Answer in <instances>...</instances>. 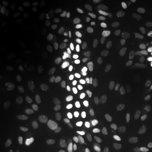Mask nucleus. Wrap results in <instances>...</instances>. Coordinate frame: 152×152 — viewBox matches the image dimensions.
Returning a JSON list of instances; mask_svg holds the SVG:
<instances>
[{"label":"nucleus","mask_w":152,"mask_h":152,"mask_svg":"<svg viewBox=\"0 0 152 152\" xmlns=\"http://www.w3.org/2000/svg\"><path fill=\"white\" fill-rule=\"evenodd\" d=\"M57 52L55 48L52 47H45L42 51V56L45 60L54 59L56 56Z\"/></svg>","instance_id":"nucleus-18"},{"label":"nucleus","mask_w":152,"mask_h":152,"mask_svg":"<svg viewBox=\"0 0 152 152\" xmlns=\"http://www.w3.org/2000/svg\"><path fill=\"white\" fill-rule=\"evenodd\" d=\"M151 40H152V36H151Z\"/></svg>","instance_id":"nucleus-35"},{"label":"nucleus","mask_w":152,"mask_h":152,"mask_svg":"<svg viewBox=\"0 0 152 152\" xmlns=\"http://www.w3.org/2000/svg\"><path fill=\"white\" fill-rule=\"evenodd\" d=\"M57 11L61 16L71 18L75 14V9L71 3L61 4L57 7Z\"/></svg>","instance_id":"nucleus-5"},{"label":"nucleus","mask_w":152,"mask_h":152,"mask_svg":"<svg viewBox=\"0 0 152 152\" xmlns=\"http://www.w3.org/2000/svg\"><path fill=\"white\" fill-rule=\"evenodd\" d=\"M113 4L110 1H106L101 7L99 14L102 17H108L112 14L113 11Z\"/></svg>","instance_id":"nucleus-15"},{"label":"nucleus","mask_w":152,"mask_h":152,"mask_svg":"<svg viewBox=\"0 0 152 152\" xmlns=\"http://www.w3.org/2000/svg\"><path fill=\"white\" fill-rule=\"evenodd\" d=\"M139 33H145L152 31V20H146L139 25L137 28Z\"/></svg>","instance_id":"nucleus-20"},{"label":"nucleus","mask_w":152,"mask_h":152,"mask_svg":"<svg viewBox=\"0 0 152 152\" xmlns=\"http://www.w3.org/2000/svg\"><path fill=\"white\" fill-rule=\"evenodd\" d=\"M49 109L57 121H63L64 118V113L61 106L56 103H51L49 105Z\"/></svg>","instance_id":"nucleus-11"},{"label":"nucleus","mask_w":152,"mask_h":152,"mask_svg":"<svg viewBox=\"0 0 152 152\" xmlns=\"http://www.w3.org/2000/svg\"><path fill=\"white\" fill-rule=\"evenodd\" d=\"M145 83L148 85H152V68L149 71V73L147 74V76L145 80Z\"/></svg>","instance_id":"nucleus-32"},{"label":"nucleus","mask_w":152,"mask_h":152,"mask_svg":"<svg viewBox=\"0 0 152 152\" xmlns=\"http://www.w3.org/2000/svg\"><path fill=\"white\" fill-rule=\"evenodd\" d=\"M46 23L49 27L53 29H56L59 26V23H58V20L56 18H54V16H47L46 18Z\"/></svg>","instance_id":"nucleus-29"},{"label":"nucleus","mask_w":152,"mask_h":152,"mask_svg":"<svg viewBox=\"0 0 152 152\" xmlns=\"http://www.w3.org/2000/svg\"><path fill=\"white\" fill-rule=\"evenodd\" d=\"M61 132H62V134H65V135L73 136L78 134L79 129L77 127L73 126V125H63L61 128Z\"/></svg>","instance_id":"nucleus-19"},{"label":"nucleus","mask_w":152,"mask_h":152,"mask_svg":"<svg viewBox=\"0 0 152 152\" xmlns=\"http://www.w3.org/2000/svg\"><path fill=\"white\" fill-rule=\"evenodd\" d=\"M80 11L83 15H92L96 11V8L93 5L87 4L83 7Z\"/></svg>","instance_id":"nucleus-28"},{"label":"nucleus","mask_w":152,"mask_h":152,"mask_svg":"<svg viewBox=\"0 0 152 152\" xmlns=\"http://www.w3.org/2000/svg\"><path fill=\"white\" fill-rule=\"evenodd\" d=\"M143 68V64L141 61H132L128 65V70L130 73H138Z\"/></svg>","instance_id":"nucleus-24"},{"label":"nucleus","mask_w":152,"mask_h":152,"mask_svg":"<svg viewBox=\"0 0 152 152\" xmlns=\"http://www.w3.org/2000/svg\"><path fill=\"white\" fill-rule=\"evenodd\" d=\"M116 122L123 130L129 131L132 128V121L128 113L125 112L119 113L116 115Z\"/></svg>","instance_id":"nucleus-6"},{"label":"nucleus","mask_w":152,"mask_h":152,"mask_svg":"<svg viewBox=\"0 0 152 152\" xmlns=\"http://www.w3.org/2000/svg\"><path fill=\"white\" fill-rule=\"evenodd\" d=\"M83 70L87 75H90V77H91L96 73V66H95L94 63L88 61H87L86 64H83Z\"/></svg>","instance_id":"nucleus-25"},{"label":"nucleus","mask_w":152,"mask_h":152,"mask_svg":"<svg viewBox=\"0 0 152 152\" xmlns=\"http://www.w3.org/2000/svg\"><path fill=\"white\" fill-rule=\"evenodd\" d=\"M112 61L118 66H122L126 61V56L122 51H115L112 55Z\"/></svg>","instance_id":"nucleus-12"},{"label":"nucleus","mask_w":152,"mask_h":152,"mask_svg":"<svg viewBox=\"0 0 152 152\" xmlns=\"http://www.w3.org/2000/svg\"><path fill=\"white\" fill-rule=\"evenodd\" d=\"M114 42H115V45L118 47V48H123L125 46V43L123 42L122 37H121L120 33L115 34V37H114Z\"/></svg>","instance_id":"nucleus-30"},{"label":"nucleus","mask_w":152,"mask_h":152,"mask_svg":"<svg viewBox=\"0 0 152 152\" xmlns=\"http://www.w3.org/2000/svg\"><path fill=\"white\" fill-rule=\"evenodd\" d=\"M117 74L113 69L108 70L103 77V85L107 90H112L115 87L117 83Z\"/></svg>","instance_id":"nucleus-3"},{"label":"nucleus","mask_w":152,"mask_h":152,"mask_svg":"<svg viewBox=\"0 0 152 152\" xmlns=\"http://www.w3.org/2000/svg\"><path fill=\"white\" fill-rule=\"evenodd\" d=\"M112 33L111 31L107 30L104 32L102 35L100 36L99 39L98 41V47L99 49L102 51H106L109 49L111 45Z\"/></svg>","instance_id":"nucleus-9"},{"label":"nucleus","mask_w":152,"mask_h":152,"mask_svg":"<svg viewBox=\"0 0 152 152\" xmlns=\"http://www.w3.org/2000/svg\"><path fill=\"white\" fill-rule=\"evenodd\" d=\"M121 35L122 37V39L124 43H127L128 45L130 44L132 42H133V37L132 32L128 25L125 26L123 27L122 29L121 30Z\"/></svg>","instance_id":"nucleus-13"},{"label":"nucleus","mask_w":152,"mask_h":152,"mask_svg":"<svg viewBox=\"0 0 152 152\" xmlns=\"http://www.w3.org/2000/svg\"><path fill=\"white\" fill-rule=\"evenodd\" d=\"M137 152H152V144L150 143H146L139 147Z\"/></svg>","instance_id":"nucleus-31"},{"label":"nucleus","mask_w":152,"mask_h":152,"mask_svg":"<svg viewBox=\"0 0 152 152\" xmlns=\"http://www.w3.org/2000/svg\"><path fill=\"white\" fill-rule=\"evenodd\" d=\"M80 26L85 30H90L92 28V22L90 18L83 17L81 18L80 22Z\"/></svg>","instance_id":"nucleus-26"},{"label":"nucleus","mask_w":152,"mask_h":152,"mask_svg":"<svg viewBox=\"0 0 152 152\" xmlns=\"http://www.w3.org/2000/svg\"><path fill=\"white\" fill-rule=\"evenodd\" d=\"M149 120H150V121H151V122H152V110H151V111L149 113Z\"/></svg>","instance_id":"nucleus-34"},{"label":"nucleus","mask_w":152,"mask_h":152,"mask_svg":"<svg viewBox=\"0 0 152 152\" xmlns=\"http://www.w3.org/2000/svg\"><path fill=\"white\" fill-rule=\"evenodd\" d=\"M0 19H1V20H0V21H1V24L4 21V18L3 17V15L1 14H0Z\"/></svg>","instance_id":"nucleus-33"},{"label":"nucleus","mask_w":152,"mask_h":152,"mask_svg":"<svg viewBox=\"0 0 152 152\" xmlns=\"http://www.w3.org/2000/svg\"><path fill=\"white\" fill-rule=\"evenodd\" d=\"M6 8L9 14L14 15V16H18L22 12L21 7L12 1H8L6 4Z\"/></svg>","instance_id":"nucleus-17"},{"label":"nucleus","mask_w":152,"mask_h":152,"mask_svg":"<svg viewBox=\"0 0 152 152\" xmlns=\"http://www.w3.org/2000/svg\"><path fill=\"white\" fill-rule=\"evenodd\" d=\"M23 35V30L22 28L20 27V26L18 23H16L14 26V30H13L12 33V37L14 38L15 40H18L21 38Z\"/></svg>","instance_id":"nucleus-27"},{"label":"nucleus","mask_w":152,"mask_h":152,"mask_svg":"<svg viewBox=\"0 0 152 152\" xmlns=\"http://www.w3.org/2000/svg\"><path fill=\"white\" fill-rule=\"evenodd\" d=\"M133 92H134L133 87L129 84L125 83L121 85L118 90V99L121 102H127L132 97Z\"/></svg>","instance_id":"nucleus-2"},{"label":"nucleus","mask_w":152,"mask_h":152,"mask_svg":"<svg viewBox=\"0 0 152 152\" xmlns=\"http://www.w3.org/2000/svg\"><path fill=\"white\" fill-rule=\"evenodd\" d=\"M149 49L147 48V47L144 46V45H139L134 47L132 53L136 56L145 57L149 54Z\"/></svg>","instance_id":"nucleus-21"},{"label":"nucleus","mask_w":152,"mask_h":152,"mask_svg":"<svg viewBox=\"0 0 152 152\" xmlns=\"http://www.w3.org/2000/svg\"><path fill=\"white\" fill-rule=\"evenodd\" d=\"M85 111L90 118L96 122L100 118V111L98 106L93 103H87L85 104Z\"/></svg>","instance_id":"nucleus-8"},{"label":"nucleus","mask_w":152,"mask_h":152,"mask_svg":"<svg viewBox=\"0 0 152 152\" xmlns=\"http://www.w3.org/2000/svg\"><path fill=\"white\" fill-rule=\"evenodd\" d=\"M40 141V137L35 133H27L23 134L18 140V144L20 147H29L37 144Z\"/></svg>","instance_id":"nucleus-1"},{"label":"nucleus","mask_w":152,"mask_h":152,"mask_svg":"<svg viewBox=\"0 0 152 152\" xmlns=\"http://www.w3.org/2000/svg\"><path fill=\"white\" fill-rule=\"evenodd\" d=\"M17 61L16 56L15 54H11L5 58L3 61V66L7 68L14 67L16 65Z\"/></svg>","instance_id":"nucleus-22"},{"label":"nucleus","mask_w":152,"mask_h":152,"mask_svg":"<svg viewBox=\"0 0 152 152\" xmlns=\"http://www.w3.org/2000/svg\"><path fill=\"white\" fill-rule=\"evenodd\" d=\"M15 23L14 18L11 15H7L4 17V21L1 24V28L3 33L7 35H12L13 30H14Z\"/></svg>","instance_id":"nucleus-7"},{"label":"nucleus","mask_w":152,"mask_h":152,"mask_svg":"<svg viewBox=\"0 0 152 152\" xmlns=\"http://www.w3.org/2000/svg\"><path fill=\"white\" fill-rule=\"evenodd\" d=\"M103 138L106 144L111 147L117 145L119 142L118 134L116 131L111 128H107L104 131Z\"/></svg>","instance_id":"nucleus-4"},{"label":"nucleus","mask_w":152,"mask_h":152,"mask_svg":"<svg viewBox=\"0 0 152 152\" xmlns=\"http://www.w3.org/2000/svg\"><path fill=\"white\" fill-rule=\"evenodd\" d=\"M134 117L136 122L139 125H143L146 118V109L143 106L137 104L134 108Z\"/></svg>","instance_id":"nucleus-10"},{"label":"nucleus","mask_w":152,"mask_h":152,"mask_svg":"<svg viewBox=\"0 0 152 152\" xmlns=\"http://www.w3.org/2000/svg\"><path fill=\"white\" fill-rule=\"evenodd\" d=\"M52 36V33L48 30H43L39 32L37 35L34 37L33 41L36 44H41L48 40Z\"/></svg>","instance_id":"nucleus-14"},{"label":"nucleus","mask_w":152,"mask_h":152,"mask_svg":"<svg viewBox=\"0 0 152 152\" xmlns=\"http://www.w3.org/2000/svg\"><path fill=\"white\" fill-rule=\"evenodd\" d=\"M58 41L61 45L64 46H68L71 43V37L66 31H62L59 35H58Z\"/></svg>","instance_id":"nucleus-23"},{"label":"nucleus","mask_w":152,"mask_h":152,"mask_svg":"<svg viewBox=\"0 0 152 152\" xmlns=\"http://www.w3.org/2000/svg\"><path fill=\"white\" fill-rule=\"evenodd\" d=\"M26 20L31 26H35L39 20V15L37 11L32 10L28 12L26 16Z\"/></svg>","instance_id":"nucleus-16"}]
</instances>
